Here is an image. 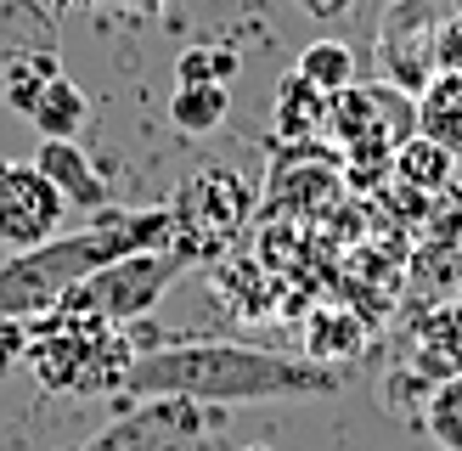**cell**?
<instances>
[{
	"label": "cell",
	"instance_id": "8992f818",
	"mask_svg": "<svg viewBox=\"0 0 462 451\" xmlns=\"http://www.w3.org/2000/svg\"><path fill=\"white\" fill-rule=\"evenodd\" d=\"M248 209V192L237 187V175L231 170H203L192 175L187 187H180V198L170 203V215H175V243L187 260L198 254H209V248H220L231 232H237V220Z\"/></svg>",
	"mask_w": 462,
	"mask_h": 451
},
{
	"label": "cell",
	"instance_id": "603a6c76",
	"mask_svg": "<svg viewBox=\"0 0 462 451\" xmlns=\"http://www.w3.org/2000/svg\"><path fill=\"white\" fill-rule=\"evenodd\" d=\"M113 6H125L130 17H158V12L170 6V0H113Z\"/></svg>",
	"mask_w": 462,
	"mask_h": 451
},
{
	"label": "cell",
	"instance_id": "ac0fdd59",
	"mask_svg": "<svg viewBox=\"0 0 462 451\" xmlns=\"http://www.w3.org/2000/svg\"><path fill=\"white\" fill-rule=\"evenodd\" d=\"M293 74H299V79H310L321 97H338V90H350V85H356V51H350L344 40H310L305 51H299Z\"/></svg>",
	"mask_w": 462,
	"mask_h": 451
},
{
	"label": "cell",
	"instance_id": "d6986e66",
	"mask_svg": "<svg viewBox=\"0 0 462 451\" xmlns=\"http://www.w3.org/2000/svg\"><path fill=\"white\" fill-rule=\"evenodd\" d=\"M423 428L440 451H462V367L434 383V395L423 406Z\"/></svg>",
	"mask_w": 462,
	"mask_h": 451
},
{
	"label": "cell",
	"instance_id": "d4e9b609",
	"mask_svg": "<svg viewBox=\"0 0 462 451\" xmlns=\"http://www.w3.org/2000/svg\"><path fill=\"white\" fill-rule=\"evenodd\" d=\"M57 6H79L85 12V6H97V0H57Z\"/></svg>",
	"mask_w": 462,
	"mask_h": 451
},
{
	"label": "cell",
	"instance_id": "44dd1931",
	"mask_svg": "<svg viewBox=\"0 0 462 451\" xmlns=\"http://www.w3.org/2000/svg\"><path fill=\"white\" fill-rule=\"evenodd\" d=\"M310 361H350L361 350V322L356 316H344V310H328V316H316L310 322Z\"/></svg>",
	"mask_w": 462,
	"mask_h": 451
},
{
	"label": "cell",
	"instance_id": "30bf717a",
	"mask_svg": "<svg viewBox=\"0 0 462 451\" xmlns=\"http://www.w3.org/2000/svg\"><path fill=\"white\" fill-rule=\"evenodd\" d=\"M34 164H40V175L62 192L68 209H90V215L107 209V192H102V180H97V164L85 158L79 142H40V147H34Z\"/></svg>",
	"mask_w": 462,
	"mask_h": 451
},
{
	"label": "cell",
	"instance_id": "7c38bea8",
	"mask_svg": "<svg viewBox=\"0 0 462 451\" xmlns=\"http://www.w3.org/2000/svg\"><path fill=\"white\" fill-rule=\"evenodd\" d=\"M23 119L40 130V142H74V135L90 124V102H85V90L68 74H57L29 107H23Z\"/></svg>",
	"mask_w": 462,
	"mask_h": 451
},
{
	"label": "cell",
	"instance_id": "5b68a950",
	"mask_svg": "<svg viewBox=\"0 0 462 451\" xmlns=\"http://www.w3.org/2000/svg\"><path fill=\"white\" fill-rule=\"evenodd\" d=\"M383 29L418 40V45H406V51L383 57L389 85H401L406 97H423L440 74L462 68V12H451V6H434V0H395V6L383 12Z\"/></svg>",
	"mask_w": 462,
	"mask_h": 451
},
{
	"label": "cell",
	"instance_id": "ffe728a7",
	"mask_svg": "<svg viewBox=\"0 0 462 451\" xmlns=\"http://www.w3.org/2000/svg\"><path fill=\"white\" fill-rule=\"evenodd\" d=\"M237 68V51H226V45H187L175 57V85H231Z\"/></svg>",
	"mask_w": 462,
	"mask_h": 451
},
{
	"label": "cell",
	"instance_id": "8fae6325",
	"mask_svg": "<svg viewBox=\"0 0 462 451\" xmlns=\"http://www.w3.org/2000/svg\"><path fill=\"white\" fill-rule=\"evenodd\" d=\"M328 102L310 79L288 74L276 85V102H271V124H276V142L282 147H305V142H321V130H328Z\"/></svg>",
	"mask_w": 462,
	"mask_h": 451
},
{
	"label": "cell",
	"instance_id": "5bb4252c",
	"mask_svg": "<svg viewBox=\"0 0 462 451\" xmlns=\"http://www.w3.org/2000/svg\"><path fill=\"white\" fill-rule=\"evenodd\" d=\"M457 175V158L429 142V135H406V142L395 147V170H389V180H401L406 192H446Z\"/></svg>",
	"mask_w": 462,
	"mask_h": 451
},
{
	"label": "cell",
	"instance_id": "cb8c5ba5",
	"mask_svg": "<svg viewBox=\"0 0 462 451\" xmlns=\"http://www.w3.org/2000/svg\"><path fill=\"white\" fill-rule=\"evenodd\" d=\"M310 17H338V12H350V0H299Z\"/></svg>",
	"mask_w": 462,
	"mask_h": 451
},
{
	"label": "cell",
	"instance_id": "ba28073f",
	"mask_svg": "<svg viewBox=\"0 0 462 451\" xmlns=\"http://www.w3.org/2000/svg\"><path fill=\"white\" fill-rule=\"evenodd\" d=\"M215 428V406L198 400H147L107 423L85 451H192Z\"/></svg>",
	"mask_w": 462,
	"mask_h": 451
},
{
	"label": "cell",
	"instance_id": "e0dca14e",
	"mask_svg": "<svg viewBox=\"0 0 462 451\" xmlns=\"http://www.w3.org/2000/svg\"><path fill=\"white\" fill-rule=\"evenodd\" d=\"M57 74H62L57 51H45V45H12V51H6V68H0V79H6V102L23 113Z\"/></svg>",
	"mask_w": 462,
	"mask_h": 451
},
{
	"label": "cell",
	"instance_id": "6da1fadb",
	"mask_svg": "<svg viewBox=\"0 0 462 451\" xmlns=\"http://www.w3.org/2000/svg\"><path fill=\"white\" fill-rule=\"evenodd\" d=\"M338 373L310 355H282L231 338H192V345L142 350L125 378L135 400H198V406H254V400H305L333 395Z\"/></svg>",
	"mask_w": 462,
	"mask_h": 451
},
{
	"label": "cell",
	"instance_id": "7402d4cb",
	"mask_svg": "<svg viewBox=\"0 0 462 451\" xmlns=\"http://www.w3.org/2000/svg\"><path fill=\"white\" fill-rule=\"evenodd\" d=\"M29 345H34V322H23V316H0V373L29 367Z\"/></svg>",
	"mask_w": 462,
	"mask_h": 451
},
{
	"label": "cell",
	"instance_id": "9c48e42d",
	"mask_svg": "<svg viewBox=\"0 0 462 451\" xmlns=\"http://www.w3.org/2000/svg\"><path fill=\"white\" fill-rule=\"evenodd\" d=\"M338 170L321 158V147H288L271 170V187H265V203L282 215H328L338 203Z\"/></svg>",
	"mask_w": 462,
	"mask_h": 451
},
{
	"label": "cell",
	"instance_id": "2e32d148",
	"mask_svg": "<svg viewBox=\"0 0 462 451\" xmlns=\"http://www.w3.org/2000/svg\"><path fill=\"white\" fill-rule=\"evenodd\" d=\"M231 113V85H175L170 124L180 135H215Z\"/></svg>",
	"mask_w": 462,
	"mask_h": 451
},
{
	"label": "cell",
	"instance_id": "7a4b0ae2",
	"mask_svg": "<svg viewBox=\"0 0 462 451\" xmlns=\"http://www.w3.org/2000/svg\"><path fill=\"white\" fill-rule=\"evenodd\" d=\"M170 243H175L170 203H158V209H97V226H85V232H57L51 243L17 248V254L0 260V316L34 322V316L57 310L90 271Z\"/></svg>",
	"mask_w": 462,
	"mask_h": 451
},
{
	"label": "cell",
	"instance_id": "52a82bcc",
	"mask_svg": "<svg viewBox=\"0 0 462 451\" xmlns=\"http://www.w3.org/2000/svg\"><path fill=\"white\" fill-rule=\"evenodd\" d=\"M68 215L62 192L40 175L34 158H0V248H40Z\"/></svg>",
	"mask_w": 462,
	"mask_h": 451
},
{
	"label": "cell",
	"instance_id": "3957f363",
	"mask_svg": "<svg viewBox=\"0 0 462 451\" xmlns=\"http://www.w3.org/2000/svg\"><path fill=\"white\" fill-rule=\"evenodd\" d=\"M135 350L125 327H107L79 310H45L34 316L29 367L57 395H125V378L135 367Z\"/></svg>",
	"mask_w": 462,
	"mask_h": 451
},
{
	"label": "cell",
	"instance_id": "277c9868",
	"mask_svg": "<svg viewBox=\"0 0 462 451\" xmlns=\"http://www.w3.org/2000/svg\"><path fill=\"white\" fill-rule=\"evenodd\" d=\"M187 265L192 260L180 254V248H142V254H125V260H113L102 271H90L57 310H79V316H97L107 327H130L135 316H147L180 282Z\"/></svg>",
	"mask_w": 462,
	"mask_h": 451
},
{
	"label": "cell",
	"instance_id": "484cf974",
	"mask_svg": "<svg viewBox=\"0 0 462 451\" xmlns=\"http://www.w3.org/2000/svg\"><path fill=\"white\" fill-rule=\"evenodd\" d=\"M248 451H265V446H248Z\"/></svg>",
	"mask_w": 462,
	"mask_h": 451
},
{
	"label": "cell",
	"instance_id": "9a60e30c",
	"mask_svg": "<svg viewBox=\"0 0 462 451\" xmlns=\"http://www.w3.org/2000/svg\"><path fill=\"white\" fill-rule=\"evenodd\" d=\"M418 373L429 378H451L462 367V305H440L434 316L418 322Z\"/></svg>",
	"mask_w": 462,
	"mask_h": 451
},
{
	"label": "cell",
	"instance_id": "4fadbf2b",
	"mask_svg": "<svg viewBox=\"0 0 462 451\" xmlns=\"http://www.w3.org/2000/svg\"><path fill=\"white\" fill-rule=\"evenodd\" d=\"M418 135L440 142L457 164H462V68L440 74L423 97H418Z\"/></svg>",
	"mask_w": 462,
	"mask_h": 451
}]
</instances>
